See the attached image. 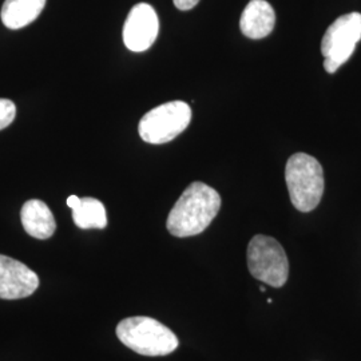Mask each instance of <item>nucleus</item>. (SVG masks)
<instances>
[{"label": "nucleus", "mask_w": 361, "mask_h": 361, "mask_svg": "<svg viewBox=\"0 0 361 361\" xmlns=\"http://www.w3.org/2000/svg\"><path fill=\"white\" fill-rule=\"evenodd\" d=\"M219 207V192L202 182H193L169 213V233L180 238L201 234L217 217Z\"/></svg>", "instance_id": "1"}, {"label": "nucleus", "mask_w": 361, "mask_h": 361, "mask_svg": "<svg viewBox=\"0 0 361 361\" xmlns=\"http://www.w3.org/2000/svg\"><path fill=\"white\" fill-rule=\"evenodd\" d=\"M285 180L293 207L298 212L310 213L319 207L323 198V166L320 162L305 153L292 155L285 168Z\"/></svg>", "instance_id": "2"}, {"label": "nucleus", "mask_w": 361, "mask_h": 361, "mask_svg": "<svg viewBox=\"0 0 361 361\" xmlns=\"http://www.w3.org/2000/svg\"><path fill=\"white\" fill-rule=\"evenodd\" d=\"M122 344L143 356H166L178 348V338L168 326L152 317L135 316L122 320L116 326Z\"/></svg>", "instance_id": "3"}, {"label": "nucleus", "mask_w": 361, "mask_h": 361, "mask_svg": "<svg viewBox=\"0 0 361 361\" xmlns=\"http://www.w3.org/2000/svg\"><path fill=\"white\" fill-rule=\"evenodd\" d=\"M247 268L264 284L281 288L289 277V261L283 245L273 237L257 234L247 245Z\"/></svg>", "instance_id": "4"}, {"label": "nucleus", "mask_w": 361, "mask_h": 361, "mask_svg": "<svg viewBox=\"0 0 361 361\" xmlns=\"http://www.w3.org/2000/svg\"><path fill=\"white\" fill-rule=\"evenodd\" d=\"M192 121V109L186 102L173 101L150 110L142 116L138 131L145 142L162 145L177 138Z\"/></svg>", "instance_id": "5"}, {"label": "nucleus", "mask_w": 361, "mask_h": 361, "mask_svg": "<svg viewBox=\"0 0 361 361\" xmlns=\"http://www.w3.org/2000/svg\"><path fill=\"white\" fill-rule=\"evenodd\" d=\"M361 40V13H350L341 15L328 27L322 40L324 68L334 74L356 50Z\"/></svg>", "instance_id": "6"}, {"label": "nucleus", "mask_w": 361, "mask_h": 361, "mask_svg": "<svg viewBox=\"0 0 361 361\" xmlns=\"http://www.w3.org/2000/svg\"><path fill=\"white\" fill-rule=\"evenodd\" d=\"M159 20L154 8L147 3L135 4L123 26V43L130 51L150 49L158 37Z\"/></svg>", "instance_id": "7"}, {"label": "nucleus", "mask_w": 361, "mask_h": 361, "mask_svg": "<svg viewBox=\"0 0 361 361\" xmlns=\"http://www.w3.org/2000/svg\"><path fill=\"white\" fill-rule=\"evenodd\" d=\"M39 286L37 273L23 262L0 255V298L19 300L30 297Z\"/></svg>", "instance_id": "8"}, {"label": "nucleus", "mask_w": 361, "mask_h": 361, "mask_svg": "<svg viewBox=\"0 0 361 361\" xmlns=\"http://www.w3.org/2000/svg\"><path fill=\"white\" fill-rule=\"evenodd\" d=\"M276 13L271 4L265 0H250L241 15V32L250 39L268 37L274 28Z\"/></svg>", "instance_id": "9"}, {"label": "nucleus", "mask_w": 361, "mask_h": 361, "mask_svg": "<svg viewBox=\"0 0 361 361\" xmlns=\"http://www.w3.org/2000/svg\"><path fill=\"white\" fill-rule=\"evenodd\" d=\"M22 225L27 234L38 240L50 238L56 229V222L50 207L40 200H30L20 212Z\"/></svg>", "instance_id": "10"}, {"label": "nucleus", "mask_w": 361, "mask_h": 361, "mask_svg": "<svg viewBox=\"0 0 361 361\" xmlns=\"http://www.w3.org/2000/svg\"><path fill=\"white\" fill-rule=\"evenodd\" d=\"M67 207L73 210V219L80 229H104L107 226L106 207L95 198L70 195Z\"/></svg>", "instance_id": "11"}, {"label": "nucleus", "mask_w": 361, "mask_h": 361, "mask_svg": "<svg viewBox=\"0 0 361 361\" xmlns=\"http://www.w3.org/2000/svg\"><path fill=\"white\" fill-rule=\"evenodd\" d=\"M46 6V0H6L1 7V22L11 30L32 23Z\"/></svg>", "instance_id": "12"}, {"label": "nucleus", "mask_w": 361, "mask_h": 361, "mask_svg": "<svg viewBox=\"0 0 361 361\" xmlns=\"http://www.w3.org/2000/svg\"><path fill=\"white\" fill-rule=\"evenodd\" d=\"M16 116V106L10 99L0 98V130L8 128Z\"/></svg>", "instance_id": "13"}, {"label": "nucleus", "mask_w": 361, "mask_h": 361, "mask_svg": "<svg viewBox=\"0 0 361 361\" xmlns=\"http://www.w3.org/2000/svg\"><path fill=\"white\" fill-rule=\"evenodd\" d=\"M174 6L180 11H189L194 8L200 0H173Z\"/></svg>", "instance_id": "14"}, {"label": "nucleus", "mask_w": 361, "mask_h": 361, "mask_svg": "<svg viewBox=\"0 0 361 361\" xmlns=\"http://www.w3.org/2000/svg\"><path fill=\"white\" fill-rule=\"evenodd\" d=\"M259 290H261V292H262V293H264V292H265V290H267V289H265V286H259Z\"/></svg>", "instance_id": "15"}]
</instances>
